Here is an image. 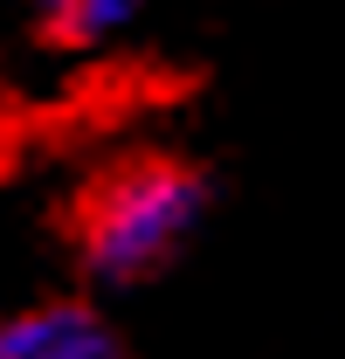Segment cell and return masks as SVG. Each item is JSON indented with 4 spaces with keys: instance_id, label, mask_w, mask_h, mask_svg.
I'll list each match as a JSON object with an SVG mask.
<instances>
[{
    "instance_id": "1",
    "label": "cell",
    "mask_w": 345,
    "mask_h": 359,
    "mask_svg": "<svg viewBox=\"0 0 345 359\" xmlns=\"http://www.w3.org/2000/svg\"><path fill=\"white\" fill-rule=\"evenodd\" d=\"M208 173L180 152H131L90 180L69 208V249L83 276L131 290L166 276L208 222Z\"/></svg>"
},
{
    "instance_id": "2",
    "label": "cell",
    "mask_w": 345,
    "mask_h": 359,
    "mask_svg": "<svg viewBox=\"0 0 345 359\" xmlns=\"http://www.w3.org/2000/svg\"><path fill=\"white\" fill-rule=\"evenodd\" d=\"M0 359H125V346L104 311L62 297V304L0 311Z\"/></svg>"
},
{
    "instance_id": "3",
    "label": "cell",
    "mask_w": 345,
    "mask_h": 359,
    "mask_svg": "<svg viewBox=\"0 0 345 359\" xmlns=\"http://www.w3.org/2000/svg\"><path fill=\"white\" fill-rule=\"evenodd\" d=\"M145 7L152 0H42V35L62 48H90L118 28H131Z\"/></svg>"
}]
</instances>
